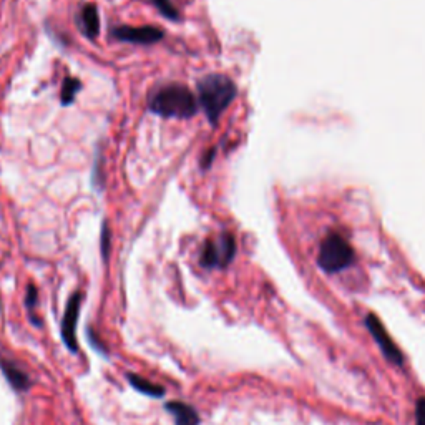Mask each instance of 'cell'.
I'll list each match as a JSON object with an SVG mask.
<instances>
[{"label": "cell", "mask_w": 425, "mask_h": 425, "mask_svg": "<svg viewBox=\"0 0 425 425\" xmlns=\"http://www.w3.org/2000/svg\"><path fill=\"white\" fill-rule=\"evenodd\" d=\"M148 106L155 115L167 118H189L196 113V100L187 86L170 84L158 86L150 95Z\"/></svg>", "instance_id": "cell-1"}, {"label": "cell", "mask_w": 425, "mask_h": 425, "mask_svg": "<svg viewBox=\"0 0 425 425\" xmlns=\"http://www.w3.org/2000/svg\"><path fill=\"white\" fill-rule=\"evenodd\" d=\"M198 93L206 117L211 123H216L223 111L228 108L236 97V85L226 75L213 73L198 84Z\"/></svg>", "instance_id": "cell-2"}, {"label": "cell", "mask_w": 425, "mask_h": 425, "mask_svg": "<svg viewBox=\"0 0 425 425\" xmlns=\"http://www.w3.org/2000/svg\"><path fill=\"white\" fill-rule=\"evenodd\" d=\"M354 263V251L344 238L331 234L323 241L317 256V264L325 272H339Z\"/></svg>", "instance_id": "cell-3"}, {"label": "cell", "mask_w": 425, "mask_h": 425, "mask_svg": "<svg viewBox=\"0 0 425 425\" xmlns=\"http://www.w3.org/2000/svg\"><path fill=\"white\" fill-rule=\"evenodd\" d=\"M236 253V241L229 233H223L216 239H209L205 243L203 253H201V266L208 267H226L233 261Z\"/></svg>", "instance_id": "cell-4"}, {"label": "cell", "mask_w": 425, "mask_h": 425, "mask_svg": "<svg viewBox=\"0 0 425 425\" xmlns=\"http://www.w3.org/2000/svg\"><path fill=\"white\" fill-rule=\"evenodd\" d=\"M366 325L367 329H369L372 339L377 342V346L381 348L384 357H386L387 361H390L392 364L402 366L404 364L402 350H400L397 346H395V342L392 341V337L389 336V332H387V329L384 328L381 319L370 312V314H367L366 317Z\"/></svg>", "instance_id": "cell-5"}, {"label": "cell", "mask_w": 425, "mask_h": 425, "mask_svg": "<svg viewBox=\"0 0 425 425\" xmlns=\"http://www.w3.org/2000/svg\"><path fill=\"white\" fill-rule=\"evenodd\" d=\"M82 299H84L82 292H75V294L68 299L64 319H62V339H64L65 346H67L70 352H77L78 350L77 323H78V314H80Z\"/></svg>", "instance_id": "cell-6"}, {"label": "cell", "mask_w": 425, "mask_h": 425, "mask_svg": "<svg viewBox=\"0 0 425 425\" xmlns=\"http://www.w3.org/2000/svg\"><path fill=\"white\" fill-rule=\"evenodd\" d=\"M115 39L122 42L140 44V45H151L160 42L163 39V32L155 27H115L111 30Z\"/></svg>", "instance_id": "cell-7"}, {"label": "cell", "mask_w": 425, "mask_h": 425, "mask_svg": "<svg viewBox=\"0 0 425 425\" xmlns=\"http://www.w3.org/2000/svg\"><path fill=\"white\" fill-rule=\"evenodd\" d=\"M0 367H2L3 375H6V379L10 382V386L14 387L15 390L30 389V377H28L19 366H15L9 359H2V361H0Z\"/></svg>", "instance_id": "cell-8"}, {"label": "cell", "mask_w": 425, "mask_h": 425, "mask_svg": "<svg viewBox=\"0 0 425 425\" xmlns=\"http://www.w3.org/2000/svg\"><path fill=\"white\" fill-rule=\"evenodd\" d=\"M167 410L175 417L176 425H198L200 415L191 406L185 402H168Z\"/></svg>", "instance_id": "cell-9"}, {"label": "cell", "mask_w": 425, "mask_h": 425, "mask_svg": "<svg viewBox=\"0 0 425 425\" xmlns=\"http://www.w3.org/2000/svg\"><path fill=\"white\" fill-rule=\"evenodd\" d=\"M80 27H82V32H84L86 37H90V39L97 37L98 30H100V20H98L97 7L92 6V3L85 6L84 10H82Z\"/></svg>", "instance_id": "cell-10"}, {"label": "cell", "mask_w": 425, "mask_h": 425, "mask_svg": "<svg viewBox=\"0 0 425 425\" xmlns=\"http://www.w3.org/2000/svg\"><path fill=\"white\" fill-rule=\"evenodd\" d=\"M126 377H128V382H130L136 390L142 392V394L151 395V397H163V395H164V389L162 386L147 381V379L142 377V375L128 374Z\"/></svg>", "instance_id": "cell-11"}, {"label": "cell", "mask_w": 425, "mask_h": 425, "mask_svg": "<svg viewBox=\"0 0 425 425\" xmlns=\"http://www.w3.org/2000/svg\"><path fill=\"white\" fill-rule=\"evenodd\" d=\"M82 84L77 80V78H65L64 86H62V93H60V100L62 105H70L73 100H75V95L78 90H80Z\"/></svg>", "instance_id": "cell-12"}, {"label": "cell", "mask_w": 425, "mask_h": 425, "mask_svg": "<svg viewBox=\"0 0 425 425\" xmlns=\"http://www.w3.org/2000/svg\"><path fill=\"white\" fill-rule=\"evenodd\" d=\"M148 2H151L153 6L158 9L162 14L164 15V17L171 19V20H178V10L175 9V6L170 2V0H148Z\"/></svg>", "instance_id": "cell-13"}, {"label": "cell", "mask_w": 425, "mask_h": 425, "mask_svg": "<svg viewBox=\"0 0 425 425\" xmlns=\"http://www.w3.org/2000/svg\"><path fill=\"white\" fill-rule=\"evenodd\" d=\"M415 425H425V397H420L415 404Z\"/></svg>", "instance_id": "cell-14"}, {"label": "cell", "mask_w": 425, "mask_h": 425, "mask_svg": "<svg viewBox=\"0 0 425 425\" xmlns=\"http://www.w3.org/2000/svg\"><path fill=\"white\" fill-rule=\"evenodd\" d=\"M108 245H110V233L108 228H106V223L103 225V231H102V253L103 258H106L108 256Z\"/></svg>", "instance_id": "cell-15"}, {"label": "cell", "mask_w": 425, "mask_h": 425, "mask_svg": "<svg viewBox=\"0 0 425 425\" xmlns=\"http://www.w3.org/2000/svg\"><path fill=\"white\" fill-rule=\"evenodd\" d=\"M26 303H27L28 309H32V308L37 306V287L34 286V284H30V286H28Z\"/></svg>", "instance_id": "cell-16"}]
</instances>
